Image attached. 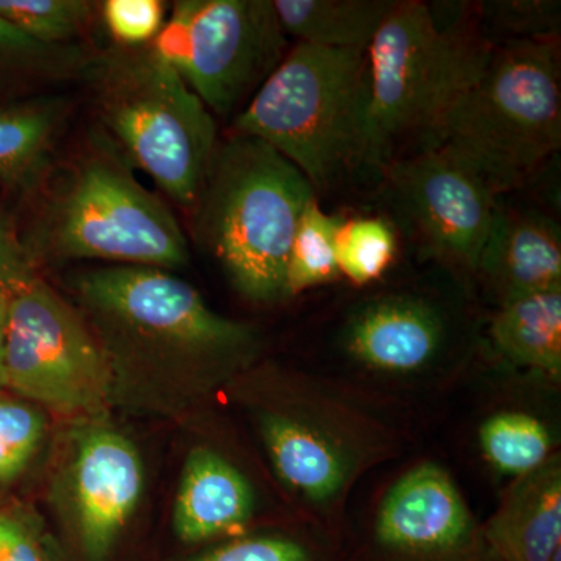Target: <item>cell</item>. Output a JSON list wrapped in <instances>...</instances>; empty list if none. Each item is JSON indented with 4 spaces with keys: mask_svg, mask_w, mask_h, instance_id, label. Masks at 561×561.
<instances>
[{
    "mask_svg": "<svg viewBox=\"0 0 561 561\" xmlns=\"http://www.w3.org/2000/svg\"><path fill=\"white\" fill-rule=\"evenodd\" d=\"M341 221V217L321 208L317 197L306 205L290 245L284 297H295L341 276L335 260V234Z\"/></svg>",
    "mask_w": 561,
    "mask_h": 561,
    "instance_id": "44dd1931",
    "label": "cell"
},
{
    "mask_svg": "<svg viewBox=\"0 0 561 561\" xmlns=\"http://www.w3.org/2000/svg\"><path fill=\"white\" fill-rule=\"evenodd\" d=\"M62 105L55 99L0 101V181L31 187L49 161L60 130Z\"/></svg>",
    "mask_w": 561,
    "mask_h": 561,
    "instance_id": "ffe728a7",
    "label": "cell"
},
{
    "mask_svg": "<svg viewBox=\"0 0 561 561\" xmlns=\"http://www.w3.org/2000/svg\"><path fill=\"white\" fill-rule=\"evenodd\" d=\"M273 0H180L151 41L213 114L227 116L284 58Z\"/></svg>",
    "mask_w": 561,
    "mask_h": 561,
    "instance_id": "52a82bcc",
    "label": "cell"
},
{
    "mask_svg": "<svg viewBox=\"0 0 561 561\" xmlns=\"http://www.w3.org/2000/svg\"><path fill=\"white\" fill-rule=\"evenodd\" d=\"M445 337V321L430 302L409 295H387L353 312L343 345L368 370L411 375L437 359Z\"/></svg>",
    "mask_w": 561,
    "mask_h": 561,
    "instance_id": "4fadbf2b",
    "label": "cell"
},
{
    "mask_svg": "<svg viewBox=\"0 0 561 561\" xmlns=\"http://www.w3.org/2000/svg\"><path fill=\"white\" fill-rule=\"evenodd\" d=\"M192 561H317L300 542L283 537H254L228 542Z\"/></svg>",
    "mask_w": 561,
    "mask_h": 561,
    "instance_id": "f1b7e54d",
    "label": "cell"
},
{
    "mask_svg": "<svg viewBox=\"0 0 561 561\" xmlns=\"http://www.w3.org/2000/svg\"><path fill=\"white\" fill-rule=\"evenodd\" d=\"M88 0H0V16L46 46H68L94 16Z\"/></svg>",
    "mask_w": 561,
    "mask_h": 561,
    "instance_id": "d4e9b609",
    "label": "cell"
},
{
    "mask_svg": "<svg viewBox=\"0 0 561 561\" xmlns=\"http://www.w3.org/2000/svg\"><path fill=\"white\" fill-rule=\"evenodd\" d=\"M110 354L87 321L43 280L25 276L11 295L5 387L68 415L101 411Z\"/></svg>",
    "mask_w": 561,
    "mask_h": 561,
    "instance_id": "ba28073f",
    "label": "cell"
},
{
    "mask_svg": "<svg viewBox=\"0 0 561 561\" xmlns=\"http://www.w3.org/2000/svg\"><path fill=\"white\" fill-rule=\"evenodd\" d=\"M383 172L424 245L446 264L476 273L497 208L489 184L438 147L394 158Z\"/></svg>",
    "mask_w": 561,
    "mask_h": 561,
    "instance_id": "30bf717a",
    "label": "cell"
},
{
    "mask_svg": "<svg viewBox=\"0 0 561 561\" xmlns=\"http://www.w3.org/2000/svg\"><path fill=\"white\" fill-rule=\"evenodd\" d=\"M102 20L117 46H147L164 27L165 5L160 0H106Z\"/></svg>",
    "mask_w": 561,
    "mask_h": 561,
    "instance_id": "83f0119b",
    "label": "cell"
},
{
    "mask_svg": "<svg viewBox=\"0 0 561 561\" xmlns=\"http://www.w3.org/2000/svg\"><path fill=\"white\" fill-rule=\"evenodd\" d=\"M398 0H273L286 36L327 49L367 50Z\"/></svg>",
    "mask_w": 561,
    "mask_h": 561,
    "instance_id": "ac0fdd59",
    "label": "cell"
},
{
    "mask_svg": "<svg viewBox=\"0 0 561 561\" xmlns=\"http://www.w3.org/2000/svg\"><path fill=\"white\" fill-rule=\"evenodd\" d=\"M76 287L102 323L135 342L208 357L243 353L254 343L251 328L214 312L201 291L162 268H99Z\"/></svg>",
    "mask_w": 561,
    "mask_h": 561,
    "instance_id": "9c48e42d",
    "label": "cell"
},
{
    "mask_svg": "<svg viewBox=\"0 0 561 561\" xmlns=\"http://www.w3.org/2000/svg\"><path fill=\"white\" fill-rule=\"evenodd\" d=\"M261 434L280 481L313 504L334 500L348 481L341 446L319 427L283 415H265Z\"/></svg>",
    "mask_w": 561,
    "mask_h": 561,
    "instance_id": "e0dca14e",
    "label": "cell"
},
{
    "mask_svg": "<svg viewBox=\"0 0 561 561\" xmlns=\"http://www.w3.org/2000/svg\"><path fill=\"white\" fill-rule=\"evenodd\" d=\"M486 24L502 41L559 38L560 2L502 0L483 3Z\"/></svg>",
    "mask_w": 561,
    "mask_h": 561,
    "instance_id": "484cf974",
    "label": "cell"
},
{
    "mask_svg": "<svg viewBox=\"0 0 561 561\" xmlns=\"http://www.w3.org/2000/svg\"><path fill=\"white\" fill-rule=\"evenodd\" d=\"M311 183L267 144L236 135L217 146L195 202L198 232L251 301L284 297L287 260Z\"/></svg>",
    "mask_w": 561,
    "mask_h": 561,
    "instance_id": "3957f363",
    "label": "cell"
},
{
    "mask_svg": "<svg viewBox=\"0 0 561 561\" xmlns=\"http://www.w3.org/2000/svg\"><path fill=\"white\" fill-rule=\"evenodd\" d=\"M552 561H561V553H559V556H557Z\"/></svg>",
    "mask_w": 561,
    "mask_h": 561,
    "instance_id": "d6a6232c",
    "label": "cell"
},
{
    "mask_svg": "<svg viewBox=\"0 0 561 561\" xmlns=\"http://www.w3.org/2000/svg\"><path fill=\"white\" fill-rule=\"evenodd\" d=\"M117 149L169 198L194 208L216 153L214 114L153 46L110 47L84 66Z\"/></svg>",
    "mask_w": 561,
    "mask_h": 561,
    "instance_id": "277c9868",
    "label": "cell"
},
{
    "mask_svg": "<svg viewBox=\"0 0 561 561\" xmlns=\"http://www.w3.org/2000/svg\"><path fill=\"white\" fill-rule=\"evenodd\" d=\"M559 38L493 44L427 146L467 164L494 194L530 180L561 146Z\"/></svg>",
    "mask_w": 561,
    "mask_h": 561,
    "instance_id": "6da1fadb",
    "label": "cell"
},
{
    "mask_svg": "<svg viewBox=\"0 0 561 561\" xmlns=\"http://www.w3.org/2000/svg\"><path fill=\"white\" fill-rule=\"evenodd\" d=\"M11 221L0 213V280L13 283L28 276V251Z\"/></svg>",
    "mask_w": 561,
    "mask_h": 561,
    "instance_id": "f546056e",
    "label": "cell"
},
{
    "mask_svg": "<svg viewBox=\"0 0 561 561\" xmlns=\"http://www.w3.org/2000/svg\"><path fill=\"white\" fill-rule=\"evenodd\" d=\"M84 151L51 195L35 245L62 260L173 268L190 261L175 214L111 142Z\"/></svg>",
    "mask_w": 561,
    "mask_h": 561,
    "instance_id": "8992f818",
    "label": "cell"
},
{
    "mask_svg": "<svg viewBox=\"0 0 561 561\" xmlns=\"http://www.w3.org/2000/svg\"><path fill=\"white\" fill-rule=\"evenodd\" d=\"M84 66L79 50L41 44L0 16V92L51 83Z\"/></svg>",
    "mask_w": 561,
    "mask_h": 561,
    "instance_id": "603a6c76",
    "label": "cell"
},
{
    "mask_svg": "<svg viewBox=\"0 0 561 561\" xmlns=\"http://www.w3.org/2000/svg\"><path fill=\"white\" fill-rule=\"evenodd\" d=\"M479 438L485 459L502 474L513 478L530 474L551 459V434L529 413H494L482 424Z\"/></svg>",
    "mask_w": 561,
    "mask_h": 561,
    "instance_id": "7402d4cb",
    "label": "cell"
},
{
    "mask_svg": "<svg viewBox=\"0 0 561 561\" xmlns=\"http://www.w3.org/2000/svg\"><path fill=\"white\" fill-rule=\"evenodd\" d=\"M490 334L496 350L513 364L559 376L561 290L505 302L494 317Z\"/></svg>",
    "mask_w": 561,
    "mask_h": 561,
    "instance_id": "d6986e66",
    "label": "cell"
},
{
    "mask_svg": "<svg viewBox=\"0 0 561 561\" xmlns=\"http://www.w3.org/2000/svg\"><path fill=\"white\" fill-rule=\"evenodd\" d=\"M476 273L501 306L541 291L561 290L559 224L538 210L497 206Z\"/></svg>",
    "mask_w": 561,
    "mask_h": 561,
    "instance_id": "5bb4252c",
    "label": "cell"
},
{
    "mask_svg": "<svg viewBox=\"0 0 561 561\" xmlns=\"http://www.w3.org/2000/svg\"><path fill=\"white\" fill-rule=\"evenodd\" d=\"M367 113V50L297 43L238 114L234 130L278 151L319 194L362 165Z\"/></svg>",
    "mask_w": 561,
    "mask_h": 561,
    "instance_id": "7a4b0ae2",
    "label": "cell"
},
{
    "mask_svg": "<svg viewBox=\"0 0 561 561\" xmlns=\"http://www.w3.org/2000/svg\"><path fill=\"white\" fill-rule=\"evenodd\" d=\"M44 420L20 402L0 400V482L20 474L38 448Z\"/></svg>",
    "mask_w": 561,
    "mask_h": 561,
    "instance_id": "4316f807",
    "label": "cell"
},
{
    "mask_svg": "<svg viewBox=\"0 0 561 561\" xmlns=\"http://www.w3.org/2000/svg\"><path fill=\"white\" fill-rule=\"evenodd\" d=\"M0 561H44L32 535L16 519L0 513Z\"/></svg>",
    "mask_w": 561,
    "mask_h": 561,
    "instance_id": "4dcf8cb0",
    "label": "cell"
},
{
    "mask_svg": "<svg viewBox=\"0 0 561 561\" xmlns=\"http://www.w3.org/2000/svg\"><path fill=\"white\" fill-rule=\"evenodd\" d=\"M491 46L459 25L443 27L430 3L397 2L367 47L362 165L383 171L405 139L427 142Z\"/></svg>",
    "mask_w": 561,
    "mask_h": 561,
    "instance_id": "5b68a950",
    "label": "cell"
},
{
    "mask_svg": "<svg viewBox=\"0 0 561 561\" xmlns=\"http://www.w3.org/2000/svg\"><path fill=\"white\" fill-rule=\"evenodd\" d=\"M24 279V278H22ZM21 280V279H20ZM20 280L7 283L0 280V387H5V341H7V324H9V312L11 295H13L14 286Z\"/></svg>",
    "mask_w": 561,
    "mask_h": 561,
    "instance_id": "1f68e13d",
    "label": "cell"
},
{
    "mask_svg": "<svg viewBox=\"0 0 561 561\" xmlns=\"http://www.w3.org/2000/svg\"><path fill=\"white\" fill-rule=\"evenodd\" d=\"M144 486L142 461L116 431L84 435L76 461L81 540L91 559H102L135 512Z\"/></svg>",
    "mask_w": 561,
    "mask_h": 561,
    "instance_id": "7c38bea8",
    "label": "cell"
},
{
    "mask_svg": "<svg viewBox=\"0 0 561 561\" xmlns=\"http://www.w3.org/2000/svg\"><path fill=\"white\" fill-rule=\"evenodd\" d=\"M472 534L471 513L451 476L434 463L413 468L383 497L376 538L382 548L409 557L460 551Z\"/></svg>",
    "mask_w": 561,
    "mask_h": 561,
    "instance_id": "8fae6325",
    "label": "cell"
},
{
    "mask_svg": "<svg viewBox=\"0 0 561 561\" xmlns=\"http://www.w3.org/2000/svg\"><path fill=\"white\" fill-rule=\"evenodd\" d=\"M398 253L393 225L382 217L342 219L335 234L339 275L356 286L381 279Z\"/></svg>",
    "mask_w": 561,
    "mask_h": 561,
    "instance_id": "cb8c5ba5",
    "label": "cell"
},
{
    "mask_svg": "<svg viewBox=\"0 0 561 561\" xmlns=\"http://www.w3.org/2000/svg\"><path fill=\"white\" fill-rule=\"evenodd\" d=\"M485 540L502 561H552L561 553L559 457L518 479L486 524Z\"/></svg>",
    "mask_w": 561,
    "mask_h": 561,
    "instance_id": "9a60e30c",
    "label": "cell"
},
{
    "mask_svg": "<svg viewBox=\"0 0 561 561\" xmlns=\"http://www.w3.org/2000/svg\"><path fill=\"white\" fill-rule=\"evenodd\" d=\"M253 508V490L238 468L210 449L190 454L173 513L181 540L206 541L241 529Z\"/></svg>",
    "mask_w": 561,
    "mask_h": 561,
    "instance_id": "2e32d148",
    "label": "cell"
}]
</instances>
